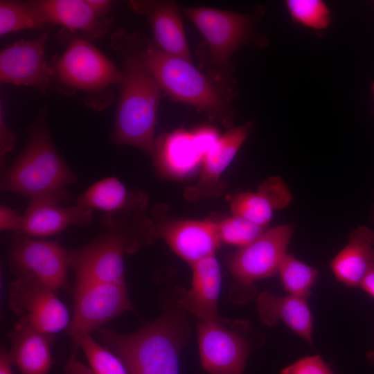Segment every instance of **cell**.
Returning a JSON list of instances; mask_svg holds the SVG:
<instances>
[{
	"label": "cell",
	"instance_id": "obj_1",
	"mask_svg": "<svg viewBox=\"0 0 374 374\" xmlns=\"http://www.w3.org/2000/svg\"><path fill=\"white\" fill-rule=\"evenodd\" d=\"M147 37L121 27L111 35L109 45L123 60V79L114 127L109 141L152 154L161 89L144 57Z\"/></svg>",
	"mask_w": 374,
	"mask_h": 374
},
{
	"label": "cell",
	"instance_id": "obj_2",
	"mask_svg": "<svg viewBox=\"0 0 374 374\" xmlns=\"http://www.w3.org/2000/svg\"><path fill=\"white\" fill-rule=\"evenodd\" d=\"M25 148L19 157L1 172V189L57 204L68 198L66 187L77 180L52 141L48 109L43 107L30 126Z\"/></svg>",
	"mask_w": 374,
	"mask_h": 374
},
{
	"label": "cell",
	"instance_id": "obj_3",
	"mask_svg": "<svg viewBox=\"0 0 374 374\" xmlns=\"http://www.w3.org/2000/svg\"><path fill=\"white\" fill-rule=\"evenodd\" d=\"M260 10L244 14L206 7L181 8L204 37L199 51L207 75L229 96L233 89V55L246 45L265 43L257 30Z\"/></svg>",
	"mask_w": 374,
	"mask_h": 374
},
{
	"label": "cell",
	"instance_id": "obj_4",
	"mask_svg": "<svg viewBox=\"0 0 374 374\" xmlns=\"http://www.w3.org/2000/svg\"><path fill=\"white\" fill-rule=\"evenodd\" d=\"M144 57L161 91L226 128L234 127L231 96L192 62L162 51L148 37Z\"/></svg>",
	"mask_w": 374,
	"mask_h": 374
},
{
	"label": "cell",
	"instance_id": "obj_5",
	"mask_svg": "<svg viewBox=\"0 0 374 374\" xmlns=\"http://www.w3.org/2000/svg\"><path fill=\"white\" fill-rule=\"evenodd\" d=\"M62 42L66 44L65 50L49 62L52 86L67 96L81 92L90 109L107 107L113 100L114 87L121 83L123 71L90 41L69 37Z\"/></svg>",
	"mask_w": 374,
	"mask_h": 374
},
{
	"label": "cell",
	"instance_id": "obj_6",
	"mask_svg": "<svg viewBox=\"0 0 374 374\" xmlns=\"http://www.w3.org/2000/svg\"><path fill=\"white\" fill-rule=\"evenodd\" d=\"M99 334L128 374H179L181 341L168 319L161 318L131 334L102 328Z\"/></svg>",
	"mask_w": 374,
	"mask_h": 374
},
{
	"label": "cell",
	"instance_id": "obj_7",
	"mask_svg": "<svg viewBox=\"0 0 374 374\" xmlns=\"http://www.w3.org/2000/svg\"><path fill=\"white\" fill-rule=\"evenodd\" d=\"M10 287L12 310L30 326L46 334L58 332L70 324L69 314L55 292L26 274H16Z\"/></svg>",
	"mask_w": 374,
	"mask_h": 374
},
{
	"label": "cell",
	"instance_id": "obj_8",
	"mask_svg": "<svg viewBox=\"0 0 374 374\" xmlns=\"http://www.w3.org/2000/svg\"><path fill=\"white\" fill-rule=\"evenodd\" d=\"M294 230L292 224L274 226L240 247L230 259L229 267L241 286L249 287L256 280L278 274Z\"/></svg>",
	"mask_w": 374,
	"mask_h": 374
},
{
	"label": "cell",
	"instance_id": "obj_9",
	"mask_svg": "<svg viewBox=\"0 0 374 374\" xmlns=\"http://www.w3.org/2000/svg\"><path fill=\"white\" fill-rule=\"evenodd\" d=\"M9 260L15 274L30 275L55 292L66 284L69 251L56 242L15 233Z\"/></svg>",
	"mask_w": 374,
	"mask_h": 374
},
{
	"label": "cell",
	"instance_id": "obj_10",
	"mask_svg": "<svg viewBox=\"0 0 374 374\" xmlns=\"http://www.w3.org/2000/svg\"><path fill=\"white\" fill-rule=\"evenodd\" d=\"M51 26L33 39H20L0 51V82L33 87L46 94L52 87V70L45 59Z\"/></svg>",
	"mask_w": 374,
	"mask_h": 374
},
{
	"label": "cell",
	"instance_id": "obj_11",
	"mask_svg": "<svg viewBox=\"0 0 374 374\" xmlns=\"http://www.w3.org/2000/svg\"><path fill=\"white\" fill-rule=\"evenodd\" d=\"M132 310L125 283L75 284L73 315L67 328L73 337L89 333Z\"/></svg>",
	"mask_w": 374,
	"mask_h": 374
},
{
	"label": "cell",
	"instance_id": "obj_12",
	"mask_svg": "<svg viewBox=\"0 0 374 374\" xmlns=\"http://www.w3.org/2000/svg\"><path fill=\"white\" fill-rule=\"evenodd\" d=\"M157 237L191 265L214 255L222 243L216 222L210 220H180L160 224L150 220L147 242Z\"/></svg>",
	"mask_w": 374,
	"mask_h": 374
},
{
	"label": "cell",
	"instance_id": "obj_13",
	"mask_svg": "<svg viewBox=\"0 0 374 374\" xmlns=\"http://www.w3.org/2000/svg\"><path fill=\"white\" fill-rule=\"evenodd\" d=\"M197 337L201 362L207 372L242 374L249 350L244 337L216 321H201Z\"/></svg>",
	"mask_w": 374,
	"mask_h": 374
},
{
	"label": "cell",
	"instance_id": "obj_14",
	"mask_svg": "<svg viewBox=\"0 0 374 374\" xmlns=\"http://www.w3.org/2000/svg\"><path fill=\"white\" fill-rule=\"evenodd\" d=\"M33 3L46 25H60V41L79 37L88 41L103 37L110 29L112 18L101 17L87 0H34Z\"/></svg>",
	"mask_w": 374,
	"mask_h": 374
},
{
	"label": "cell",
	"instance_id": "obj_15",
	"mask_svg": "<svg viewBox=\"0 0 374 374\" xmlns=\"http://www.w3.org/2000/svg\"><path fill=\"white\" fill-rule=\"evenodd\" d=\"M129 8L145 18L154 44L162 51L193 63L178 5L172 1L131 0Z\"/></svg>",
	"mask_w": 374,
	"mask_h": 374
},
{
	"label": "cell",
	"instance_id": "obj_16",
	"mask_svg": "<svg viewBox=\"0 0 374 374\" xmlns=\"http://www.w3.org/2000/svg\"><path fill=\"white\" fill-rule=\"evenodd\" d=\"M248 121L233 127L221 135L202 159V170L197 182L185 190V197L197 201L217 195L222 190L220 177L237 154L252 127Z\"/></svg>",
	"mask_w": 374,
	"mask_h": 374
},
{
	"label": "cell",
	"instance_id": "obj_17",
	"mask_svg": "<svg viewBox=\"0 0 374 374\" xmlns=\"http://www.w3.org/2000/svg\"><path fill=\"white\" fill-rule=\"evenodd\" d=\"M292 193L280 177L262 181L255 191H244L231 200L232 215L244 217L263 228L271 220L276 211L286 208L292 202Z\"/></svg>",
	"mask_w": 374,
	"mask_h": 374
},
{
	"label": "cell",
	"instance_id": "obj_18",
	"mask_svg": "<svg viewBox=\"0 0 374 374\" xmlns=\"http://www.w3.org/2000/svg\"><path fill=\"white\" fill-rule=\"evenodd\" d=\"M191 266V287L179 297V305L201 321L222 322L217 312L221 271L216 258L213 255Z\"/></svg>",
	"mask_w": 374,
	"mask_h": 374
},
{
	"label": "cell",
	"instance_id": "obj_19",
	"mask_svg": "<svg viewBox=\"0 0 374 374\" xmlns=\"http://www.w3.org/2000/svg\"><path fill=\"white\" fill-rule=\"evenodd\" d=\"M92 211L77 204L64 208L50 201L30 200L23 215V227L19 233L43 237L60 233L71 225L85 226L91 220Z\"/></svg>",
	"mask_w": 374,
	"mask_h": 374
},
{
	"label": "cell",
	"instance_id": "obj_20",
	"mask_svg": "<svg viewBox=\"0 0 374 374\" xmlns=\"http://www.w3.org/2000/svg\"><path fill=\"white\" fill-rule=\"evenodd\" d=\"M148 193L129 190L116 177L101 179L91 186L77 199V204L105 215H123L144 212L148 204Z\"/></svg>",
	"mask_w": 374,
	"mask_h": 374
},
{
	"label": "cell",
	"instance_id": "obj_21",
	"mask_svg": "<svg viewBox=\"0 0 374 374\" xmlns=\"http://www.w3.org/2000/svg\"><path fill=\"white\" fill-rule=\"evenodd\" d=\"M9 350L13 363L22 374H48L52 365V335L38 330L19 319L10 333Z\"/></svg>",
	"mask_w": 374,
	"mask_h": 374
},
{
	"label": "cell",
	"instance_id": "obj_22",
	"mask_svg": "<svg viewBox=\"0 0 374 374\" xmlns=\"http://www.w3.org/2000/svg\"><path fill=\"white\" fill-rule=\"evenodd\" d=\"M374 264V232L359 226L349 235L348 243L330 262L336 279L346 286L357 287Z\"/></svg>",
	"mask_w": 374,
	"mask_h": 374
},
{
	"label": "cell",
	"instance_id": "obj_23",
	"mask_svg": "<svg viewBox=\"0 0 374 374\" xmlns=\"http://www.w3.org/2000/svg\"><path fill=\"white\" fill-rule=\"evenodd\" d=\"M256 305L264 324L274 326L282 321L305 342L312 345V315L306 299L290 294L278 296L262 292L257 297Z\"/></svg>",
	"mask_w": 374,
	"mask_h": 374
},
{
	"label": "cell",
	"instance_id": "obj_24",
	"mask_svg": "<svg viewBox=\"0 0 374 374\" xmlns=\"http://www.w3.org/2000/svg\"><path fill=\"white\" fill-rule=\"evenodd\" d=\"M154 163L161 174L181 177L191 173L202 162L191 132L178 129L154 141Z\"/></svg>",
	"mask_w": 374,
	"mask_h": 374
},
{
	"label": "cell",
	"instance_id": "obj_25",
	"mask_svg": "<svg viewBox=\"0 0 374 374\" xmlns=\"http://www.w3.org/2000/svg\"><path fill=\"white\" fill-rule=\"evenodd\" d=\"M285 292L290 295L306 299L311 294L318 271L301 261L294 255L286 253L278 271Z\"/></svg>",
	"mask_w": 374,
	"mask_h": 374
},
{
	"label": "cell",
	"instance_id": "obj_26",
	"mask_svg": "<svg viewBox=\"0 0 374 374\" xmlns=\"http://www.w3.org/2000/svg\"><path fill=\"white\" fill-rule=\"evenodd\" d=\"M46 26L32 1H0V35L1 36L28 28Z\"/></svg>",
	"mask_w": 374,
	"mask_h": 374
},
{
	"label": "cell",
	"instance_id": "obj_27",
	"mask_svg": "<svg viewBox=\"0 0 374 374\" xmlns=\"http://www.w3.org/2000/svg\"><path fill=\"white\" fill-rule=\"evenodd\" d=\"M73 339L83 350L95 374H128L119 357L95 341L90 334H79Z\"/></svg>",
	"mask_w": 374,
	"mask_h": 374
},
{
	"label": "cell",
	"instance_id": "obj_28",
	"mask_svg": "<svg viewBox=\"0 0 374 374\" xmlns=\"http://www.w3.org/2000/svg\"><path fill=\"white\" fill-rule=\"evenodd\" d=\"M285 6L292 21L300 26L323 30L330 24V10L322 0H287Z\"/></svg>",
	"mask_w": 374,
	"mask_h": 374
},
{
	"label": "cell",
	"instance_id": "obj_29",
	"mask_svg": "<svg viewBox=\"0 0 374 374\" xmlns=\"http://www.w3.org/2000/svg\"><path fill=\"white\" fill-rule=\"evenodd\" d=\"M222 242L244 247L258 238L265 228L240 216L231 217L216 222Z\"/></svg>",
	"mask_w": 374,
	"mask_h": 374
},
{
	"label": "cell",
	"instance_id": "obj_30",
	"mask_svg": "<svg viewBox=\"0 0 374 374\" xmlns=\"http://www.w3.org/2000/svg\"><path fill=\"white\" fill-rule=\"evenodd\" d=\"M280 374H335L319 355L303 357L285 367Z\"/></svg>",
	"mask_w": 374,
	"mask_h": 374
},
{
	"label": "cell",
	"instance_id": "obj_31",
	"mask_svg": "<svg viewBox=\"0 0 374 374\" xmlns=\"http://www.w3.org/2000/svg\"><path fill=\"white\" fill-rule=\"evenodd\" d=\"M191 133L195 145L203 157L221 136L215 127L208 125L199 126Z\"/></svg>",
	"mask_w": 374,
	"mask_h": 374
},
{
	"label": "cell",
	"instance_id": "obj_32",
	"mask_svg": "<svg viewBox=\"0 0 374 374\" xmlns=\"http://www.w3.org/2000/svg\"><path fill=\"white\" fill-rule=\"evenodd\" d=\"M16 136L7 125L3 114L2 103L0 107V163L1 172L4 170L6 156L14 148Z\"/></svg>",
	"mask_w": 374,
	"mask_h": 374
},
{
	"label": "cell",
	"instance_id": "obj_33",
	"mask_svg": "<svg viewBox=\"0 0 374 374\" xmlns=\"http://www.w3.org/2000/svg\"><path fill=\"white\" fill-rule=\"evenodd\" d=\"M23 222V215L7 206H1L0 229L1 231H12L15 233H19L22 230Z\"/></svg>",
	"mask_w": 374,
	"mask_h": 374
},
{
	"label": "cell",
	"instance_id": "obj_34",
	"mask_svg": "<svg viewBox=\"0 0 374 374\" xmlns=\"http://www.w3.org/2000/svg\"><path fill=\"white\" fill-rule=\"evenodd\" d=\"M66 374H95L93 371L80 362L71 357L66 366Z\"/></svg>",
	"mask_w": 374,
	"mask_h": 374
},
{
	"label": "cell",
	"instance_id": "obj_35",
	"mask_svg": "<svg viewBox=\"0 0 374 374\" xmlns=\"http://www.w3.org/2000/svg\"><path fill=\"white\" fill-rule=\"evenodd\" d=\"M93 11L101 17H108L112 8V1L107 0H87Z\"/></svg>",
	"mask_w": 374,
	"mask_h": 374
},
{
	"label": "cell",
	"instance_id": "obj_36",
	"mask_svg": "<svg viewBox=\"0 0 374 374\" xmlns=\"http://www.w3.org/2000/svg\"><path fill=\"white\" fill-rule=\"evenodd\" d=\"M359 287L374 299V264L362 279Z\"/></svg>",
	"mask_w": 374,
	"mask_h": 374
},
{
	"label": "cell",
	"instance_id": "obj_37",
	"mask_svg": "<svg viewBox=\"0 0 374 374\" xmlns=\"http://www.w3.org/2000/svg\"><path fill=\"white\" fill-rule=\"evenodd\" d=\"M14 364L9 351L1 349L0 354V374H13L12 366Z\"/></svg>",
	"mask_w": 374,
	"mask_h": 374
},
{
	"label": "cell",
	"instance_id": "obj_38",
	"mask_svg": "<svg viewBox=\"0 0 374 374\" xmlns=\"http://www.w3.org/2000/svg\"><path fill=\"white\" fill-rule=\"evenodd\" d=\"M366 357L371 362V364H374V349L368 351L366 353Z\"/></svg>",
	"mask_w": 374,
	"mask_h": 374
},
{
	"label": "cell",
	"instance_id": "obj_39",
	"mask_svg": "<svg viewBox=\"0 0 374 374\" xmlns=\"http://www.w3.org/2000/svg\"><path fill=\"white\" fill-rule=\"evenodd\" d=\"M371 90H372V93H373V100H374V82L372 83Z\"/></svg>",
	"mask_w": 374,
	"mask_h": 374
},
{
	"label": "cell",
	"instance_id": "obj_40",
	"mask_svg": "<svg viewBox=\"0 0 374 374\" xmlns=\"http://www.w3.org/2000/svg\"><path fill=\"white\" fill-rule=\"evenodd\" d=\"M373 222H374V204H373Z\"/></svg>",
	"mask_w": 374,
	"mask_h": 374
}]
</instances>
